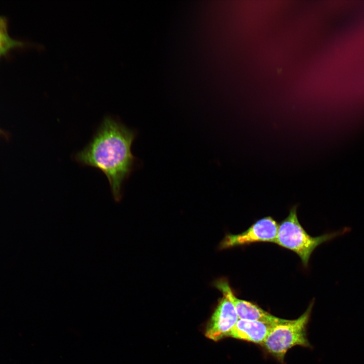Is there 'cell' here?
<instances>
[{
  "mask_svg": "<svg viewBox=\"0 0 364 364\" xmlns=\"http://www.w3.org/2000/svg\"><path fill=\"white\" fill-rule=\"evenodd\" d=\"M222 294L206 331V336L214 341L228 336L239 319L232 300Z\"/></svg>",
  "mask_w": 364,
  "mask_h": 364,
  "instance_id": "cell-6",
  "label": "cell"
},
{
  "mask_svg": "<svg viewBox=\"0 0 364 364\" xmlns=\"http://www.w3.org/2000/svg\"><path fill=\"white\" fill-rule=\"evenodd\" d=\"M279 224L271 216L262 218L239 234H228L220 242L219 249L248 245L258 242L275 243Z\"/></svg>",
  "mask_w": 364,
  "mask_h": 364,
  "instance_id": "cell-4",
  "label": "cell"
},
{
  "mask_svg": "<svg viewBox=\"0 0 364 364\" xmlns=\"http://www.w3.org/2000/svg\"><path fill=\"white\" fill-rule=\"evenodd\" d=\"M135 130L127 127L117 117L105 116L89 142L73 156L81 166L97 168L106 176L113 199L121 201L123 184L137 164L131 148Z\"/></svg>",
  "mask_w": 364,
  "mask_h": 364,
  "instance_id": "cell-1",
  "label": "cell"
},
{
  "mask_svg": "<svg viewBox=\"0 0 364 364\" xmlns=\"http://www.w3.org/2000/svg\"><path fill=\"white\" fill-rule=\"evenodd\" d=\"M274 326L259 321L239 319L228 336L256 344H263Z\"/></svg>",
  "mask_w": 364,
  "mask_h": 364,
  "instance_id": "cell-7",
  "label": "cell"
},
{
  "mask_svg": "<svg viewBox=\"0 0 364 364\" xmlns=\"http://www.w3.org/2000/svg\"><path fill=\"white\" fill-rule=\"evenodd\" d=\"M20 45V42L10 36L6 20L3 17H0V57Z\"/></svg>",
  "mask_w": 364,
  "mask_h": 364,
  "instance_id": "cell-8",
  "label": "cell"
},
{
  "mask_svg": "<svg viewBox=\"0 0 364 364\" xmlns=\"http://www.w3.org/2000/svg\"><path fill=\"white\" fill-rule=\"evenodd\" d=\"M297 208L296 205L292 207L288 216L279 224L275 243L296 253L306 267L311 254L318 246L345 235L350 232L351 228L344 227L320 236L312 237L300 224Z\"/></svg>",
  "mask_w": 364,
  "mask_h": 364,
  "instance_id": "cell-2",
  "label": "cell"
},
{
  "mask_svg": "<svg viewBox=\"0 0 364 364\" xmlns=\"http://www.w3.org/2000/svg\"><path fill=\"white\" fill-rule=\"evenodd\" d=\"M313 303L298 318L274 325L262 345L272 355L283 360L287 352L295 346L308 347L306 327Z\"/></svg>",
  "mask_w": 364,
  "mask_h": 364,
  "instance_id": "cell-3",
  "label": "cell"
},
{
  "mask_svg": "<svg viewBox=\"0 0 364 364\" xmlns=\"http://www.w3.org/2000/svg\"><path fill=\"white\" fill-rule=\"evenodd\" d=\"M0 132H1V130H0Z\"/></svg>",
  "mask_w": 364,
  "mask_h": 364,
  "instance_id": "cell-9",
  "label": "cell"
},
{
  "mask_svg": "<svg viewBox=\"0 0 364 364\" xmlns=\"http://www.w3.org/2000/svg\"><path fill=\"white\" fill-rule=\"evenodd\" d=\"M214 286L232 300L239 319L259 321L271 325L284 323L288 320L274 316L251 302L238 298L226 279L216 280Z\"/></svg>",
  "mask_w": 364,
  "mask_h": 364,
  "instance_id": "cell-5",
  "label": "cell"
}]
</instances>
